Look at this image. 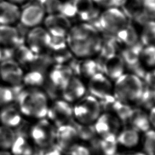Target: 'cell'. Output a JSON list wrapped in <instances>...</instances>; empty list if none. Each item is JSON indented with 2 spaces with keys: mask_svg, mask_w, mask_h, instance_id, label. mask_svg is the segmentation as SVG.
Segmentation results:
<instances>
[{
  "mask_svg": "<svg viewBox=\"0 0 155 155\" xmlns=\"http://www.w3.org/2000/svg\"><path fill=\"white\" fill-rule=\"evenodd\" d=\"M77 13V18L81 22L93 24L97 19L101 10L93 0H73Z\"/></svg>",
  "mask_w": 155,
  "mask_h": 155,
  "instance_id": "obj_18",
  "label": "cell"
},
{
  "mask_svg": "<svg viewBox=\"0 0 155 155\" xmlns=\"http://www.w3.org/2000/svg\"><path fill=\"white\" fill-rule=\"evenodd\" d=\"M0 155H12V154L8 150H0Z\"/></svg>",
  "mask_w": 155,
  "mask_h": 155,
  "instance_id": "obj_48",
  "label": "cell"
},
{
  "mask_svg": "<svg viewBox=\"0 0 155 155\" xmlns=\"http://www.w3.org/2000/svg\"><path fill=\"white\" fill-rule=\"evenodd\" d=\"M74 120L84 124H91L98 118L102 111L99 100L94 96L84 95L73 105Z\"/></svg>",
  "mask_w": 155,
  "mask_h": 155,
  "instance_id": "obj_5",
  "label": "cell"
},
{
  "mask_svg": "<svg viewBox=\"0 0 155 155\" xmlns=\"http://www.w3.org/2000/svg\"><path fill=\"white\" fill-rule=\"evenodd\" d=\"M125 0H93L94 3L101 8L121 7Z\"/></svg>",
  "mask_w": 155,
  "mask_h": 155,
  "instance_id": "obj_42",
  "label": "cell"
},
{
  "mask_svg": "<svg viewBox=\"0 0 155 155\" xmlns=\"http://www.w3.org/2000/svg\"><path fill=\"white\" fill-rule=\"evenodd\" d=\"M9 1H11L12 2H14L15 4H17L18 5L22 4L23 3H24L25 2H26L27 0H8Z\"/></svg>",
  "mask_w": 155,
  "mask_h": 155,
  "instance_id": "obj_47",
  "label": "cell"
},
{
  "mask_svg": "<svg viewBox=\"0 0 155 155\" xmlns=\"http://www.w3.org/2000/svg\"><path fill=\"white\" fill-rule=\"evenodd\" d=\"M130 21L120 7H110L101 11L93 25L102 34L115 36Z\"/></svg>",
  "mask_w": 155,
  "mask_h": 155,
  "instance_id": "obj_4",
  "label": "cell"
},
{
  "mask_svg": "<svg viewBox=\"0 0 155 155\" xmlns=\"http://www.w3.org/2000/svg\"><path fill=\"white\" fill-rule=\"evenodd\" d=\"M140 58L144 66L150 68L155 67V45L143 46Z\"/></svg>",
  "mask_w": 155,
  "mask_h": 155,
  "instance_id": "obj_37",
  "label": "cell"
},
{
  "mask_svg": "<svg viewBox=\"0 0 155 155\" xmlns=\"http://www.w3.org/2000/svg\"><path fill=\"white\" fill-rule=\"evenodd\" d=\"M142 144L143 153L147 155H155V130L149 129L143 133Z\"/></svg>",
  "mask_w": 155,
  "mask_h": 155,
  "instance_id": "obj_36",
  "label": "cell"
},
{
  "mask_svg": "<svg viewBox=\"0 0 155 155\" xmlns=\"http://www.w3.org/2000/svg\"><path fill=\"white\" fill-rule=\"evenodd\" d=\"M127 124L139 133H144L151 128L148 113L139 107L132 108Z\"/></svg>",
  "mask_w": 155,
  "mask_h": 155,
  "instance_id": "obj_24",
  "label": "cell"
},
{
  "mask_svg": "<svg viewBox=\"0 0 155 155\" xmlns=\"http://www.w3.org/2000/svg\"><path fill=\"white\" fill-rule=\"evenodd\" d=\"M120 47L114 36L102 34V41L101 47L97 55L101 61V62L106 58L117 53Z\"/></svg>",
  "mask_w": 155,
  "mask_h": 155,
  "instance_id": "obj_28",
  "label": "cell"
},
{
  "mask_svg": "<svg viewBox=\"0 0 155 155\" xmlns=\"http://www.w3.org/2000/svg\"></svg>",
  "mask_w": 155,
  "mask_h": 155,
  "instance_id": "obj_50",
  "label": "cell"
},
{
  "mask_svg": "<svg viewBox=\"0 0 155 155\" xmlns=\"http://www.w3.org/2000/svg\"><path fill=\"white\" fill-rule=\"evenodd\" d=\"M22 116L19 108L10 104L0 110V122L1 125L13 128L21 123Z\"/></svg>",
  "mask_w": 155,
  "mask_h": 155,
  "instance_id": "obj_26",
  "label": "cell"
},
{
  "mask_svg": "<svg viewBox=\"0 0 155 155\" xmlns=\"http://www.w3.org/2000/svg\"><path fill=\"white\" fill-rule=\"evenodd\" d=\"M46 118L56 127L71 124L74 120L73 105L64 99L55 100L49 105Z\"/></svg>",
  "mask_w": 155,
  "mask_h": 155,
  "instance_id": "obj_7",
  "label": "cell"
},
{
  "mask_svg": "<svg viewBox=\"0 0 155 155\" xmlns=\"http://www.w3.org/2000/svg\"><path fill=\"white\" fill-rule=\"evenodd\" d=\"M38 54H35L26 44H20L15 47L13 52L14 60L21 67L30 65L35 62Z\"/></svg>",
  "mask_w": 155,
  "mask_h": 155,
  "instance_id": "obj_29",
  "label": "cell"
},
{
  "mask_svg": "<svg viewBox=\"0 0 155 155\" xmlns=\"http://www.w3.org/2000/svg\"><path fill=\"white\" fill-rule=\"evenodd\" d=\"M46 14L38 3L28 4L22 10H21L19 22L24 27L31 28L41 25L43 23Z\"/></svg>",
  "mask_w": 155,
  "mask_h": 155,
  "instance_id": "obj_16",
  "label": "cell"
},
{
  "mask_svg": "<svg viewBox=\"0 0 155 155\" xmlns=\"http://www.w3.org/2000/svg\"><path fill=\"white\" fill-rule=\"evenodd\" d=\"M18 108L22 115L36 119L46 117L49 104L48 97L38 88L21 91L17 97Z\"/></svg>",
  "mask_w": 155,
  "mask_h": 155,
  "instance_id": "obj_2",
  "label": "cell"
},
{
  "mask_svg": "<svg viewBox=\"0 0 155 155\" xmlns=\"http://www.w3.org/2000/svg\"><path fill=\"white\" fill-rule=\"evenodd\" d=\"M139 39L143 46L155 45V19L150 20L141 26Z\"/></svg>",
  "mask_w": 155,
  "mask_h": 155,
  "instance_id": "obj_31",
  "label": "cell"
},
{
  "mask_svg": "<svg viewBox=\"0 0 155 155\" xmlns=\"http://www.w3.org/2000/svg\"><path fill=\"white\" fill-rule=\"evenodd\" d=\"M102 73L114 81L125 73V65L119 53L111 56L101 62Z\"/></svg>",
  "mask_w": 155,
  "mask_h": 155,
  "instance_id": "obj_20",
  "label": "cell"
},
{
  "mask_svg": "<svg viewBox=\"0 0 155 155\" xmlns=\"http://www.w3.org/2000/svg\"><path fill=\"white\" fill-rule=\"evenodd\" d=\"M24 74L22 67L14 59H6L0 63V79L10 85L22 83Z\"/></svg>",
  "mask_w": 155,
  "mask_h": 155,
  "instance_id": "obj_14",
  "label": "cell"
},
{
  "mask_svg": "<svg viewBox=\"0 0 155 155\" xmlns=\"http://www.w3.org/2000/svg\"><path fill=\"white\" fill-rule=\"evenodd\" d=\"M139 107L144 110H150L155 106V90L144 85L142 94L136 102Z\"/></svg>",
  "mask_w": 155,
  "mask_h": 155,
  "instance_id": "obj_35",
  "label": "cell"
},
{
  "mask_svg": "<svg viewBox=\"0 0 155 155\" xmlns=\"http://www.w3.org/2000/svg\"><path fill=\"white\" fill-rule=\"evenodd\" d=\"M91 153L96 155H116L117 153L118 144L116 136H110L105 137L97 136L90 142Z\"/></svg>",
  "mask_w": 155,
  "mask_h": 155,
  "instance_id": "obj_21",
  "label": "cell"
},
{
  "mask_svg": "<svg viewBox=\"0 0 155 155\" xmlns=\"http://www.w3.org/2000/svg\"><path fill=\"white\" fill-rule=\"evenodd\" d=\"M66 40L67 47L74 58H93L99 53L102 33L93 24L81 22L72 24Z\"/></svg>",
  "mask_w": 155,
  "mask_h": 155,
  "instance_id": "obj_1",
  "label": "cell"
},
{
  "mask_svg": "<svg viewBox=\"0 0 155 155\" xmlns=\"http://www.w3.org/2000/svg\"><path fill=\"white\" fill-rule=\"evenodd\" d=\"M59 13L69 19L70 21L71 19L77 18L76 10L73 1L64 0V1L62 2Z\"/></svg>",
  "mask_w": 155,
  "mask_h": 155,
  "instance_id": "obj_39",
  "label": "cell"
},
{
  "mask_svg": "<svg viewBox=\"0 0 155 155\" xmlns=\"http://www.w3.org/2000/svg\"><path fill=\"white\" fill-rule=\"evenodd\" d=\"M19 5L9 1H0V25H15L19 21Z\"/></svg>",
  "mask_w": 155,
  "mask_h": 155,
  "instance_id": "obj_22",
  "label": "cell"
},
{
  "mask_svg": "<svg viewBox=\"0 0 155 155\" xmlns=\"http://www.w3.org/2000/svg\"><path fill=\"white\" fill-rule=\"evenodd\" d=\"M2 58V47L0 46V61L1 60Z\"/></svg>",
  "mask_w": 155,
  "mask_h": 155,
  "instance_id": "obj_49",
  "label": "cell"
},
{
  "mask_svg": "<svg viewBox=\"0 0 155 155\" xmlns=\"http://www.w3.org/2000/svg\"><path fill=\"white\" fill-rule=\"evenodd\" d=\"M14 97V93L10 88L0 86V108L10 104Z\"/></svg>",
  "mask_w": 155,
  "mask_h": 155,
  "instance_id": "obj_40",
  "label": "cell"
},
{
  "mask_svg": "<svg viewBox=\"0 0 155 155\" xmlns=\"http://www.w3.org/2000/svg\"><path fill=\"white\" fill-rule=\"evenodd\" d=\"M142 81L145 86L155 90V67L146 71Z\"/></svg>",
  "mask_w": 155,
  "mask_h": 155,
  "instance_id": "obj_43",
  "label": "cell"
},
{
  "mask_svg": "<svg viewBox=\"0 0 155 155\" xmlns=\"http://www.w3.org/2000/svg\"><path fill=\"white\" fill-rule=\"evenodd\" d=\"M56 128L47 118L38 119L30 131L33 142L40 148L49 147L54 142Z\"/></svg>",
  "mask_w": 155,
  "mask_h": 155,
  "instance_id": "obj_6",
  "label": "cell"
},
{
  "mask_svg": "<svg viewBox=\"0 0 155 155\" xmlns=\"http://www.w3.org/2000/svg\"><path fill=\"white\" fill-rule=\"evenodd\" d=\"M45 77L43 73L38 70H32L24 74L22 83L29 88H38L43 85Z\"/></svg>",
  "mask_w": 155,
  "mask_h": 155,
  "instance_id": "obj_33",
  "label": "cell"
},
{
  "mask_svg": "<svg viewBox=\"0 0 155 155\" xmlns=\"http://www.w3.org/2000/svg\"><path fill=\"white\" fill-rule=\"evenodd\" d=\"M148 117L151 127L155 128V106L149 110Z\"/></svg>",
  "mask_w": 155,
  "mask_h": 155,
  "instance_id": "obj_44",
  "label": "cell"
},
{
  "mask_svg": "<svg viewBox=\"0 0 155 155\" xmlns=\"http://www.w3.org/2000/svg\"><path fill=\"white\" fill-rule=\"evenodd\" d=\"M73 75V71L68 64H55L48 73V78L52 87L61 91Z\"/></svg>",
  "mask_w": 155,
  "mask_h": 155,
  "instance_id": "obj_19",
  "label": "cell"
},
{
  "mask_svg": "<svg viewBox=\"0 0 155 155\" xmlns=\"http://www.w3.org/2000/svg\"><path fill=\"white\" fill-rule=\"evenodd\" d=\"M42 24L53 36H66L72 25L71 21L60 13L46 15Z\"/></svg>",
  "mask_w": 155,
  "mask_h": 155,
  "instance_id": "obj_13",
  "label": "cell"
},
{
  "mask_svg": "<svg viewBox=\"0 0 155 155\" xmlns=\"http://www.w3.org/2000/svg\"><path fill=\"white\" fill-rule=\"evenodd\" d=\"M143 88L140 78L132 73H124L114 81L113 94L119 101L130 104L139 101Z\"/></svg>",
  "mask_w": 155,
  "mask_h": 155,
  "instance_id": "obj_3",
  "label": "cell"
},
{
  "mask_svg": "<svg viewBox=\"0 0 155 155\" xmlns=\"http://www.w3.org/2000/svg\"><path fill=\"white\" fill-rule=\"evenodd\" d=\"M62 0H39L41 5L46 15L59 13Z\"/></svg>",
  "mask_w": 155,
  "mask_h": 155,
  "instance_id": "obj_38",
  "label": "cell"
},
{
  "mask_svg": "<svg viewBox=\"0 0 155 155\" xmlns=\"http://www.w3.org/2000/svg\"><path fill=\"white\" fill-rule=\"evenodd\" d=\"M93 124L97 136L100 137H105L110 136H116L120 130L122 124L115 115L110 113L102 112Z\"/></svg>",
  "mask_w": 155,
  "mask_h": 155,
  "instance_id": "obj_10",
  "label": "cell"
},
{
  "mask_svg": "<svg viewBox=\"0 0 155 155\" xmlns=\"http://www.w3.org/2000/svg\"><path fill=\"white\" fill-rule=\"evenodd\" d=\"M16 137L13 128L1 125L0 126V150H10Z\"/></svg>",
  "mask_w": 155,
  "mask_h": 155,
  "instance_id": "obj_34",
  "label": "cell"
},
{
  "mask_svg": "<svg viewBox=\"0 0 155 155\" xmlns=\"http://www.w3.org/2000/svg\"><path fill=\"white\" fill-rule=\"evenodd\" d=\"M79 140L76 129L71 123L56 127L54 142L56 148L61 151L65 153L72 145L78 142Z\"/></svg>",
  "mask_w": 155,
  "mask_h": 155,
  "instance_id": "obj_15",
  "label": "cell"
},
{
  "mask_svg": "<svg viewBox=\"0 0 155 155\" xmlns=\"http://www.w3.org/2000/svg\"><path fill=\"white\" fill-rule=\"evenodd\" d=\"M12 155H33V148L30 142L24 136H16L11 148Z\"/></svg>",
  "mask_w": 155,
  "mask_h": 155,
  "instance_id": "obj_30",
  "label": "cell"
},
{
  "mask_svg": "<svg viewBox=\"0 0 155 155\" xmlns=\"http://www.w3.org/2000/svg\"><path fill=\"white\" fill-rule=\"evenodd\" d=\"M87 91L82 79L73 74L61 90V94L62 99L72 104L85 95Z\"/></svg>",
  "mask_w": 155,
  "mask_h": 155,
  "instance_id": "obj_17",
  "label": "cell"
},
{
  "mask_svg": "<svg viewBox=\"0 0 155 155\" xmlns=\"http://www.w3.org/2000/svg\"><path fill=\"white\" fill-rule=\"evenodd\" d=\"M114 36L119 47L122 48L133 46L140 42L139 32L130 21Z\"/></svg>",
  "mask_w": 155,
  "mask_h": 155,
  "instance_id": "obj_25",
  "label": "cell"
},
{
  "mask_svg": "<svg viewBox=\"0 0 155 155\" xmlns=\"http://www.w3.org/2000/svg\"><path fill=\"white\" fill-rule=\"evenodd\" d=\"M65 153L67 155H92L90 147L78 142L72 145Z\"/></svg>",
  "mask_w": 155,
  "mask_h": 155,
  "instance_id": "obj_41",
  "label": "cell"
},
{
  "mask_svg": "<svg viewBox=\"0 0 155 155\" xmlns=\"http://www.w3.org/2000/svg\"><path fill=\"white\" fill-rule=\"evenodd\" d=\"M140 139V133L131 127L120 130L116 135L118 145L127 148H133L136 147Z\"/></svg>",
  "mask_w": 155,
  "mask_h": 155,
  "instance_id": "obj_27",
  "label": "cell"
},
{
  "mask_svg": "<svg viewBox=\"0 0 155 155\" xmlns=\"http://www.w3.org/2000/svg\"><path fill=\"white\" fill-rule=\"evenodd\" d=\"M111 81L102 72H99L88 79L87 91H88L89 94L99 100L113 93V84Z\"/></svg>",
  "mask_w": 155,
  "mask_h": 155,
  "instance_id": "obj_12",
  "label": "cell"
},
{
  "mask_svg": "<svg viewBox=\"0 0 155 155\" xmlns=\"http://www.w3.org/2000/svg\"><path fill=\"white\" fill-rule=\"evenodd\" d=\"M44 155H64L62 151L59 150L58 148H54L48 150Z\"/></svg>",
  "mask_w": 155,
  "mask_h": 155,
  "instance_id": "obj_45",
  "label": "cell"
},
{
  "mask_svg": "<svg viewBox=\"0 0 155 155\" xmlns=\"http://www.w3.org/2000/svg\"><path fill=\"white\" fill-rule=\"evenodd\" d=\"M102 112L110 113L117 116L122 124L128 123L132 107L130 104L117 99L113 93L99 99Z\"/></svg>",
  "mask_w": 155,
  "mask_h": 155,
  "instance_id": "obj_8",
  "label": "cell"
},
{
  "mask_svg": "<svg viewBox=\"0 0 155 155\" xmlns=\"http://www.w3.org/2000/svg\"><path fill=\"white\" fill-rule=\"evenodd\" d=\"M74 75L82 79H88L93 75L102 72V64L99 60L87 58H74L68 64Z\"/></svg>",
  "mask_w": 155,
  "mask_h": 155,
  "instance_id": "obj_11",
  "label": "cell"
},
{
  "mask_svg": "<svg viewBox=\"0 0 155 155\" xmlns=\"http://www.w3.org/2000/svg\"><path fill=\"white\" fill-rule=\"evenodd\" d=\"M51 35L43 26L39 25L30 29L25 44L36 54H42L48 50Z\"/></svg>",
  "mask_w": 155,
  "mask_h": 155,
  "instance_id": "obj_9",
  "label": "cell"
},
{
  "mask_svg": "<svg viewBox=\"0 0 155 155\" xmlns=\"http://www.w3.org/2000/svg\"><path fill=\"white\" fill-rule=\"evenodd\" d=\"M21 44V35L14 25H0V46L15 48Z\"/></svg>",
  "mask_w": 155,
  "mask_h": 155,
  "instance_id": "obj_23",
  "label": "cell"
},
{
  "mask_svg": "<svg viewBox=\"0 0 155 155\" xmlns=\"http://www.w3.org/2000/svg\"><path fill=\"white\" fill-rule=\"evenodd\" d=\"M71 124L76 129L79 140L91 142L97 136L96 134L94 124H81L73 120Z\"/></svg>",
  "mask_w": 155,
  "mask_h": 155,
  "instance_id": "obj_32",
  "label": "cell"
},
{
  "mask_svg": "<svg viewBox=\"0 0 155 155\" xmlns=\"http://www.w3.org/2000/svg\"><path fill=\"white\" fill-rule=\"evenodd\" d=\"M116 155H147L143 152L140 151H130V152H124L117 153Z\"/></svg>",
  "mask_w": 155,
  "mask_h": 155,
  "instance_id": "obj_46",
  "label": "cell"
}]
</instances>
